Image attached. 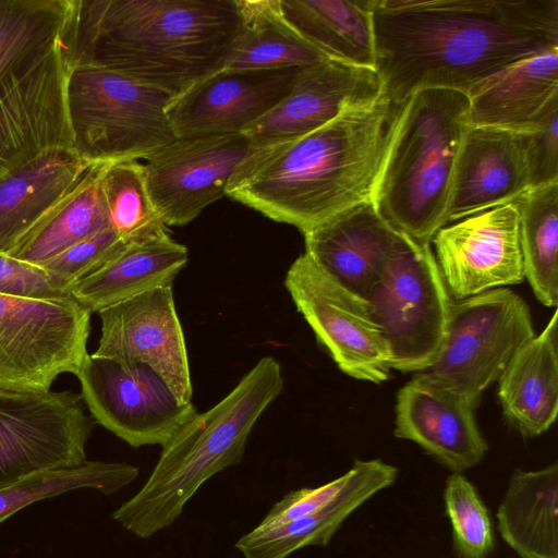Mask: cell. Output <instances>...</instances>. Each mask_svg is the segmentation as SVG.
<instances>
[{"label":"cell","instance_id":"obj_8","mask_svg":"<svg viewBox=\"0 0 558 558\" xmlns=\"http://www.w3.org/2000/svg\"><path fill=\"white\" fill-rule=\"evenodd\" d=\"M365 300L389 344L391 368H427L441 347L452 303L430 244L402 234Z\"/></svg>","mask_w":558,"mask_h":558},{"label":"cell","instance_id":"obj_23","mask_svg":"<svg viewBox=\"0 0 558 558\" xmlns=\"http://www.w3.org/2000/svg\"><path fill=\"white\" fill-rule=\"evenodd\" d=\"M71 147L45 153L0 179V253L16 244L87 175Z\"/></svg>","mask_w":558,"mask_h":558},{"label":"cell","instance_id":"obj_31","mask_svg":"<svg viewBox=\"0 0 558 558\" xmlns=\"http://www.w3.org/2000/svg\"><path fill=\"white\" fill-rule=\"evenodd\" d=\"M70 0H0V90L58 45Z\"/></svg>","mask_w":558,"mask_h":558},{"label":"cell","instance_id":"obj_39","mask_svg":"<svg viewBox=\"0 0 558 558\" xmlns=\"http://www.w3.org/2000/svg\"><path fill=\"white\" fill-rule=\"evenodd\" d=\"M526 135L532 186L558 182V105L553 106Z\"/></svg>","mask_w":558,"mask_h":558},{"label":"cell","instance_id":"obj_12","mask_svg":"<svg viewBox=\"0 0 558 558\" xmlns=\"http://www.w3.org/2000/svg\"><path fill=\"white\" fill-rule=\"evenodd\" d=\"M76 377L95 422L135 448L162 447L197 413L148 365L88 354Z\"/></svg>","mask_w":558,"mask_h":558},{"label":"cell","instance_id":"obj_34","mask_svg":"<svg viewBox=\"0 0 558 558\" xmlns=\"http://www.w3.org/2000/svg\"><path fill=\"white\" fill-rule=\"evenodd\" d=\"M110 228L126 243L144 242L167 232L146 186L144 165L116 161L100 167Z\"/></svg>","mask_w":558,"mask_h":558},{"label":"cell","instance_id":"obj_36","mask_svg":"<svg viewBox=\"0 0 558 558\" xmlns=\"http://www.w3.org/2000/svg\"><path fill=\"white\" fill-rule=\"evenodd\" d=\"M128 244L108 228L72 245L40 267L59 287L70 292L74 282L96 270Z\"/></svg>","mask_w":558,"mask_h":558},{"label":"cell","instance_id":"obj_6","mask_svg":"<svg viewBox=\"0 0 558 558\" xmlns=\"http://www.w3.org/2000/svg\"><path fill=\"white\" fill-rule=\"evenodd\" d=\"M64 97L72 149L93 166L146 159L177 138L166 112L174 95L124 74L66 68Z\"/></svg>","mask_w":558,"mask_h":558},{"label":"cell","instance_id":"obj_38","mask_svg":"<svg viewBox=\"0 0 558 558\" xmlns=\"http://www.w3.org/2000/svg\"><path fill=\"white\" fill-rule=\"evenodd\" d=\"M0 294L39 300L72 298L70 292L59 287L43 267L2 253Z\"/></svg>","mask_w":558,"mask_h":558},{"label":"cell","instance_id":"obj_24","mask_svg":"<svg viewBox=\"0 0 558 558\" xmlns=\"http://www.w3.org/2000/svg\"><path fill=\"white\" fill-rule=\"evenodd\" d=\"M497 381L504 415L523 436H538L554 424L558 412L557 311L541 335L517 350Z\"/></svg>","mask_w":558,"mask_h":558},{"label":"cell","instance_id":"obj_33","mask_svg":"<svg viewBox=\"0 0 558 558\" xmlns=\"http://www.w3.org/2000/svg\"><path fill=\"white\" fill-rule=\"evenodd\" d=\"M138 469L125 462L88 461L31 474L0 488V523L39 500L64 493L92 488L117 493L131 484Z\"/></svg>","mask_w":558,"mask_h":558},{"label":"cell","instance_id":"obj_3","mask_svg":"<svg viewBox=\"0 0 558 558\" xmlns=\"http://www.w3.org/2000/svg\"><path fill=\"white\" fill-rule=\"evenodd\" d=\"M238 0H70L66 68L111 70L174 96L222 68Z\"/></svg>","mask_w":558,"mask_h":558},{"label":"cell","instance_id":"obj_20","mask_svg":"<svg viewBox=\"0 0 558 558\" xmlns=\"http://www.w3.org/2000/svg\"><path fill=\"white\" fill-rule=\"evenodd\" d=\"M526 133L470 126L454 169L446 226L532 189Z\"/></svg>","mask_w":558,"mask_h":558},{"label":"cell","instance_id":"obj_32","mask_svg":"<svg viewBox=\"0 0 558 558\" xmlns=\"http://www.w3.org/2000/svg\"><path fill=\"white\" fill-rule=\"evenodd\" d=\"M519 210L524 277L545 306L558 304V182L527 190Z\"/></svg>","mask_w":558,"mask_h":558},{"label":"cell","instance_id":"obj_27","mask_svg":"<svg viewBox=\"0 0 558 558\" xmlns=\"http://www.w3.org/2000/svg\"><path fill=\"white\" fill-rule=\"evenodd\" d=\"M496 518L500 536L520 558H558V463L515 469Z\"/></svg>","mask_w":558,"mask_h":558},{"label":"cell","instance_id":"obj_13","mask_svg":"<svg viewBox=\"0 0 558 558\" xmlns=\"http://www.w3.org/2000/svg\"><path fill=\"white\" fill-rule=\"evenodd\" d=\"M251 149L241 132L175 138L149 155L143 163L146 186L165 226H184L225 196Z\"/></svg>","mask_w":558,"mask_h":558},{"label":"cell","instance_id":"obj_15","mask_svg":"<svg viewBox=\"0 0 558 558\" xmlns=\"http://www.w3.org/2000/svg\"><path fill=\"white\" fill-rule=\"evenodd\" d=\"M432 242L439 271L454 300L525 279L519 210L513 202L449 223Z\"/></svg>","mask_w":558,"mask_h":558},{"label":"cell","instance_id":"obj_28","mask_svg":"<svg viewBox=\"0 0 558 558\" xmlns=\"http://www.w3.org/2000/svg\"><path fill=\"white\" fill-rule=\"evenodd\" d=\"M278 1L290 25L325 56L374 69L375 46L368 0Z\"/></svg>","mask_w":558,"mask_h":558},{"label":"cell","instance_id":"obj_37","mask_svg":"<svg viewBox=\"0 0 558 558\" xmlns=\"http://www.w3.org/2000/svg\"><path fill=\"white\" fill-rule=\"evenodd\" d=\"M353 476L354 469L351 466L344 474L322 486L304 487L290 492L272 506L254 530L258 532L268 531L315 513L344 492Z\"/></svg>","mask_w":558,"mask_h":558},{"label":"cell","instance_id":"obj_16","mask_svg":"<svg viewBox=\"0 0 558 558\" xmlns=\"http://www.w3.org/2000/svg\"><path fill=\"white\" fill-rule=\"evenodd\" d=\"M59 45L0 90V179L47 151L71 147Z\"/></svg>","mask_w":558,"mask_h":558},{"label":"cell","instance_id":"obj_10","mask_svg":"<svg viewBox=\"0 0 558 558\" xmlns=\"http://www.w3.org/2000/svg\"><path fill=\"white\" fill-rule=\"evenodd\" d=\"M94 425L73 391L0 387V488L85 462Z\"/></svg>","mask_w":558,"mask_h":558},{"label":"cell","instance_id":"obj_35","mask_svg":"<svg viewBox=\"0 0 558 558\" xmlns=\"http://www.w3.org/2000/svg\"><path fill=\"white\" fill-rule=\"evenodd\" d=\"M444 501L461 558H486L494 548L489 513L474 485L462 473L447 477Z\"/></svg>","mask_w":558,"mask_h":558},{"label":"cell","instance_id":"obj_9","mask_svg":"<svg viewBox=\"0 0 558 558\" xmlns=\"http://www.w3.org/2000/svg\"><path fill=\"white\" fill-rule=\"evenodd\" d=\"M90 314L73 298L0 294V387L50 390L59 375L76 376L88 356Z\"/></svg>","mask_w":558,"mask_h":558},{"label":"cell","instance_id":"obj_22","mask_svg":"<svg viewBox=\"0 0 558 558\" xmlns=\"http://www.w3.org/2000/svg\"><path fill=\"white\" fill-rule=\"evenodd\" d=\"M470 126L532 131L558 105V47L512 62L466 92Z\"/></svg>","mask_w":558,"mask_h":558},{"label":"cell","instance_id":"obj_17","mask_svg":"<svg viewBox=\"0 0 558 558\" xmlns=\"http://www.w3.org/2000/svg\"><path fill=\"white\" fill-rule=\"evenodd\" d=\"M299 68H221L207 75L169 102L175 137L241 133L289 93Z\"/></svg>","mask_w":558,"mask_h":558},{"label":"cell","instance_id":"obj_21","mask_svg":"<svg viewBox=\"0 0 558 558\" xmlns=\"http://www.w3.org/2000/svg\"><path fill=\"white\" fill-rule=\"evenodd\" d=\"M303 235L304 253L363 299L384 274L402 236L372 202L349 208Z\"/></svg>","mask_w":558,"mask_h":558},{"label":"cell","instance_id":"obj_25","mask_svg":"<svg viewBox=\"0 0 558 558\" xmlns=\"http://www.w3.org/2000/svg\"><path fill=\"white\" fill-rule=\"evenodd\" d=\"M352 468V482L326 507L268 531L253 529L236 541V549L244 558H287L306 546H326L353 511L398 477V469L380 459L355 460Z\"/></svg>","mask_w":558,"mask_h":558},{"label":"cell","instance_id":"obj_1","mask_svg":"<svg viewBox=\"0 0 558 558\" xmlns=\"http://www.w3.org/2000/svg\"><path fill=\"white\" fill-rule=\"evenodd\" d=\"M381 95L465 92L520 59L558 47V0H368Z\"/></svg>","mask_w":558,"mask_h":558},{"label":"cell","instance_id":"obj_18","mask_svg":"<svg viewBox=\"0 0 558 558\" xmlns=\"http://www.w3.org/2000/svg\"><path fill=\"white\" fill-rule=\"evenodd\" d=\"M374 69L332 58L300 66L289 93L242 133L252 149L307 134L345 109L380 98Z\"/></svg>","mask_w":558,"mask_h":558},{"label":"cell","instance_id":"obj_7","mask_svg":"<svg viewBox=\"0 0 558 558\" xmlns=\"http://www.w3.org/2000/svg\"><path fill=\"white\" fill-rule=\"evenodd\" d=\"M534 336L526 302L510 289L454 300L439 352L418 373L453 389L476 408L483 391Z\"/></svg>","mask_w":558,"mask_h":558},{"label":"cell","instance_id":"obj_30","mask_svg":"<svg viewBox=\"0 0 558 558\" xmlns=\"http://www.w3.org/2000/svg\"><path fill=\"white\" fill-rule=\"evenodd\" d=\"M100 167L93 166L74 191L53 207L8 255L40 266L72 245L110 228L100 185Z\"/></svg>","mask_w":558,"mask_h":558},{"label":"cell","instance_id":"obj_2","mask_svg":"<svg viewBox=\"0 0 558 558\" xmlns=\"http://www.w3.org/2000/svg\"><path fill=\"white\" fill-rule=\"evenodd\" d=\"M400 107L381 96L307 134L251 149L226 195L302 233L371 202Z\"/></svg>","mask_w":558,"mask_h":558},{"label":"cell","instance_id":"obj_5","mask_svg":"<svg viewBox=\"0 0 558 558\" xmlns=\"http://www.w3.org/2000/svg\"><path fill=\"white\" fill-rule=\"evenodd\" d=\"M470 128L465 94L423 89L400 107L371 202L397 232L430 244L448 202Z\"/></svg>","mask_w":558,"mask_h":558},{"label":"cell","instance_id":"obj_26","mask_svg":"<svg viewBox=\"0 0 558 558\" xmlns=\"http://www.w3.org/2000/svg\"><path fill=\"white\" fill-rule=\"evenodd\" d=\"M187 248L168 232L129 243L89 275L74 282L70 294L90 313L154 289L172 286L187 263Z\"/></svg>","mask_w":558,"mask_h":558},{"label":"cell","instance_id":"obj_4","mask_svg":"<svg viewBox=\"0 0 558 558\" xmlns=\"http://www.w3.org/2000/svg\"><path fill=\"white\" fill-rule=\"evenodd\" d=\"M282 389L280 364L262 357L222 400L162 446L145 484L112 518L141 538L170 526L204 483L241 462L253 426Z\"/></svg>","mask_w":558,"mask_h":558},{"label":"cell","instance_id":"obj_19","mask_svg":"<svg viewBox=\"0 0 558 558\" xmlns=\"http://www.w3.org/2000/svg\"><path fill=\"white\" fill-rule=\"evenodd\" d=\"M474 409L453 389L418 373L398 392L395 436L417 444L452 473H462L487 451Z\"/></svg>","mask_w":558,"mask_h":558},{"label":"cell","instance_id":"obj_11","mask_svg":"<svg viewBox=\"0 0 558 558\" xmlns=\"http://www.w3.org/2000/svg\"><path fill=\"white\" fill-rule=\"evenodd\" d=\"M284 287L340 371L375 384L388 379L391 351L365 299L341 286L305 253L289 267Z\"/></svg>","mask_w":558,"mask_h":558},{"label":"cell","instance_id":"obj_14","mask_svg":"<svg viewBox=\"0 0 558 558\" xmlns=\"http://www.w3.org/2000/svg\"><path fill=\"white\" fill-rule=\"evenodd\" d=\"M101 335L94 357L153 368L175 397L191 402L187 350L172 286L136 295L98 312Z\"/></svg>","mask_w":558,"mask_h":558},{"label":"cell","instance_id":"obj_29","mask_svg":"<svg viewBox=\"0 0 558 558\" xmlns=\"http://www.w3.org/2000/svg\"><path fill=\"white\" fill-rule=\"evenodd\" d=\"M240 25L222 68L303 66L328 58L282 15L278 0H238Z\"/></svg>","mask_w":558,"mask_h":558}]
</instances>
